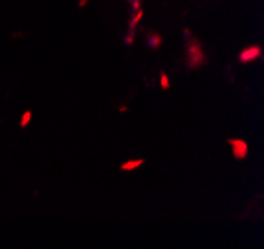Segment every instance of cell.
Here are the masks:
<instances>
[{"label": "cell", "mask_w": 264, "mask_h": 249, "mask_svg": "<svg viewBox=\"0 0 264 249\" xmlns=\"http://www.w3.org/2000/svg\"><path fill=\"white\" fill-rule=\"evenodd\" d=\"M183 34H185V61H187V67L189 69H197V67L205 65L207 63V55L203 51L201 42L189 30H185Z\"/></svg>", "instance_id": "1"}, {"label": "cell", "mask_w": 264, "mask_h": 249, "mask_svg": "<svg viewBox=\"0 0 264 249\" xmlns=\"http://www.w3.org/2000/svg\"><path fill=\"white\" fill-rule=\"evenodd\" d=\"M231 145V150H233V156L237 160H245L249 156V145L243 141V139H229L227 141Z\"/></svg>", "instance_id": "2"}, {"label": "cell", "mask_w": 264, "mask_h": 249, "mask_svg": "<svg viewBox=\"0 0 264 249\" xmlns=\"http://www.w3.org/2000/svg\"><path fill=\"white\" fill-rule=\"evenodd\" d=\"M261 55H263V48H261V46H249V48L241 50L239 61H241V63H251V61L261 59Z\"/></svg>", "instance_id": "3"}, {"label": "cell", "mask_w": 264, "mask_h": 249, "mask_svg": "<svg viewBox=\"0 0 264 249\" xmlns=\"http://www.w3.org/2000/svg\"><path fill=\"white\" fill-rule=\"evenodd\" d=\"M146 44H148L150 50H160V46H162V36L156 34V32H150V34H146Z\"/></svg>", "instance_id": "4"}, {"label": "cell", "mask_w": 264, "mask_h": 249, "mask_svg": "<svg viewBox=\"0 0 264 249\" xmlns=\"http://www.w3.org/2000/svg\"><path fill=\"white\" fill-rule=\"evenodd\" d=\"M144 162H146L144 158H134V160H127V162H123V164H121V170H123V172H131V170H134V168H140V166H142Z\"/></svg>", "instance_id": "5"}, {"label": "cell", "mask_w": 264, "mask_h": 249, "mask_svg": "<svg viewBox=\"0 0 264 249\" xmlns=\"http://www.w3.org/2000/svg\"><path fill=\"white\" fill-rule=\"evenodd\" d=\"M142 14H144L142 10H136V12H134V16H132L131 22H129V28H131V30H134V28H136V24L142 20Z\"/></svg>", "instance_id": "6"}, {"label": "cell", "mask_w": 264, "mask_h": 249, "mask_svg": "<svg viewBox=\"0 0 264 249\" xmlns=\"http://www.w3.org/2000/svg\"><path fill=\"white\" fill-rule=\"evenodd\" d=\"M30 121H32V111H24V115H22V119H20V127L26 129V127L30 125Z\"/></svg>", "instance_id": "7"}, {"label": "cell", "mask_w": 264, "mask_h": 249, "mask_svg": "<svg viewBox=\"0 0 264 249\" xmlns=\"http://www.w3.org/2000/svg\"><path fill=\"white\" fill-rule=\"evenodd\" d=\"M160 85H162V89H170V79H168V75L164 71L160 73Z\"/></svg>", "instance_id": "8"}, {"label": "cell", "mask_w": 264, "mask_h": 249, "mask_svg": "<svg viewBox=\"0 0 264 249\" xmlns=\"http://www.w3.org/2000/svg\"><path fill=\"white\" fill-rule=\"evenodd\" d=\"M134 36H136V32H134V30H131V32H129V36L125 38V44H127V46H132V42H134Z\"/></svg>", "instance_id": "9"}, {"label": "cell", "mask_w": 264, "mask_h": 249, "mask_svg": "<svg viewBox=\"0 0 264 249\" xmlns=\"http://www.w3.org/2000/svg\"><path fill=\"white\" fill-rule=\"evenodd\" d=\"M132 10H140V0H131Z\"/></svg>", "instance_id": "10"}]
</instances>
